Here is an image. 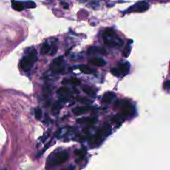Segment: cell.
Listing matches in <instances>:
<instances>
[{
	"instance_id": "cell-8",
	"label": "cell",
	"mask_w": 170,
	"mask_h": 170,
	"mask_svg": "<svg viewBox=\"0 0 170 170\" xmlns=\"http://www.w3.org/2000/svg\"><path fill=\"white\" fill-rule=\"evenodd\" d=\"M102 137H103L102 134L99 131H98L91 139V140H90V143L93 146H97L100 144L102 141Z\"/></svg>"
},
{
	"instance_id": "cell-29",
	"label": "cell",
	"mask_w": 170,
	"mask_h": 170,
	"mask_svg": "<svg viewBox=\"0 0 170 170\" xmlns=\"http://www.w3.org/2000/svg\"><path fill=\"white\" fill-rule=\"evenodd\" d=\"M164 89H170V81H166L165 83H164Z\"/></svg>"
},
{
	"instance_id": "cell-26",
	"label": "cell",
	"mask_w": 170,
	"mask_h": 170,
	"mask_svg": "<svg viewBox=\"0 0 170 170\" xmlns=\"http://www.w3.org/2000/svg\"><path fill=\"white\" fill-rule=\"evenodd\" d=\"M77 101L78 102H83V103H85V102H90V100H89L86 98H84V97H78L77 98Z\"/></svg>"
},
{
	"instance_id": "cell-18",
	"label": "cell",
	"mask_w": 170,
	"mask_h": 170,
	"mask_svg": "<svg viewBox=\"0 0 170 170\" xmlns=\"http://www.w3.org/2000/svg\"><path fill=\"white\" fill-rule=\"evenodd\" d=\"M23 4H24L25 8L27 9H33L35 8L37 6L35 3L33 1H23Z\"/></svg>"
},
{
	"instance_id": "cell-6",
	"label": "cell",
	"mask_w": 170,
	"mask_h": 170,
	"mask_svg": "<svg viewBox=\"0 0 170 170\" xmlns=\"http://www.w3.org/2000/svg\"><path fill=\"white\" fill-rule=\"evenodd\" d=\"M149 8V5L146 2H139L134 5V6L130 7L129 11H135V12H143L146 10H148Z\"/></svg>"
},
{
	"instance_id": "cell-5",
	"label": "cell",
	"mask_w": 170,
	"mask_h": 170,
	"mask_svg": "<svg viewBox=\"0 0 170 170\" xmlns=\"http://www.w3.org/2000/svg\"><path fill=\"white\" fill-rule=\"evenodd\" d=\"M57 51V47L55 45V44H51L48 42L45 43L43 45V46L41 48V53L43 55H54L56 53Z\"/></svg>"
},
{
	"instance_id": "cell-16",
	"label": "cell",
	"mask_w": 170,
	"mask_h": 170,
	"mask_svg": "<svg viewBox=\"0 0 170 170\" xmlns=\"http://www.w3.org/2000/svg\"><path fill=\"white\" fill-rule=\"evenodd\" d=\"M83 90L86 94V95H89L90 96H94L95 95V90H93L92 88H90L88 86H84L83 87Z\"/></svg>"
},
{
	"instance_id": "cell-15",
	"label": "cell",
	"mask_w": 170,
	"mask_h": 170,
	"mask_svg": "<svg viewBox=\"0 0 170 170\" xmlns=\"http://www.w3.org/2000/svg\"><path fill=\"white\" fill-rule=\"evenodd\" d=\"M118 69L121 74H126L129 71V67L126 63H121L118 64Z\"/></svg>"
},
{
	"instance_id": "cell-28",
	"label": "cell",
	"mask_w": 170,
	"mask_h": 170,
	"mask_svg": "<svg viewBox=\"0 0 170 170\" xmlns=\"http://www.w3.org/2000/svg\"><path fill=\"white\" fill-rule=\"evenodd\" d=\"M129 51H130V47H129V46L128 45L127 47H126V48L125 49H124V52H123V55H124V56H126V57H127L128 55V52H129Z\"/></svg>"
},
{
	"instance_id": "cell-24",
	"label": "cell",
	"mask_w": 170,
	"mask_h": 170,
	"mask_svg": "<svg viewBox=\"0 0 170 170\" xmlns=\"http://www.w3.org/2000/svg\"><path fill=\"white\" fill-rule=\"evenodd\" d=\"M50 135H51V130L47 131L44 134L43 136L41 137V142H45V140L47 139L48 137L50 136Z\"/></svg>"
},
{
	"instance_id": "cell-2",
	"label": "cell",
	"mask_w": 170,
	"mask_h": 170,
	"mask_svg": "<svg viewBox=\"0 0 170 170\" xmlns=\"http://www.w3.org/2000/svg\"><path fill=\"white\" fill-rule=\"evenodd\" d=\"M69 158V155L66 151H57L52 153L47 160L48 166H56L66 162Z\"/></svg>"
},
{
	"instance_id": "cell-7",
	"label": "cell",
	"mask_w": 170,
	"mask_h": 170,
	"mask_svg": "<svg viewBox=\"0 0 170 170\" xmlns=\"http://www.w3.org/2000/svg\"><path fill=\"white\" fill-rule=\"evenodd\" d=\"M11 6H12V8L14 10L17 11H23L25 9L23 1H17V0H12L11 1Z\"/></svg>"
},
{
	"instance_id": "cell-9",
	"label": "cell",
	"mask_w": 170,
	"mask_h": 170,
	"mask_svg": "<svg viewBox=\"0 0 170 170\" xmlns=\"http://www.w3.org/2000/svg\"><path fill=\"white\" fill-rule=\"evenodd\" d=\"M115 96L116 95L114 93L111 92H108L104 95L103 97H102V103H106V104L110 103V102H111V101L115 98Z\"/></svg>"
},
{
	"instance_id": "cell-11",
	"label": "cell",
	"mask_w": 170,
	"mask_h": 170,
	"mask_svg": "<svg viewBox=\"0 0 170 170\" xmlns=\"http://www.w3.org/2000/svg\"><path fill=\"white\" fill-rule=\"evenodd\" d=\"M62 102H63L61 101V100H59V101H58L56 102H55L51 109V112L52 114H54V115H57V114L59 113L60 110L62 108V104H61Z\"/></svg>"
},
{
	"instance_id": "cell-4",
	"label": "cell",
	"mask_w": 170,
	"mask_h": 170,
	"mask_svg": "<svg viewBox=\"0 0 170 170\" xmlns=\"http://www.w3.org/2000/svg\"><path fill=\"white\" fill-rule=\"evenodd\" d=\"M120 106L122 116L127 117L134 114V108L130 102L127 101H122L120 102Z\"/></svg>"
},
{
	"instance_id": "cell-20",
	"label": "cell",
	"mask_w": 170,
	"mask_h": 170,
	"mask_svg": "<svg viewBox=\"0 0 170 170\" xmlns=\"http://www.w3.org/2000/svg\"><path fill=\"white\" fill-rule=\"evenodd\" d=\"M114 35H115V33H114V31L112 30V29H107L104 32V34H103L104 39H105V38H109V37H114Z\"/></svg>"
},
{
	"instance_id": "cell-25",
	"label": "cell",
	"mask_w": 170,
	"mask_h": 170,
	"mask_svg": "<svg viewBox=\"0 0 170 170\" xmlns=\"http://www.w3.org/2000/svg\"><path fill=\"white\" fill-rule=\"evenodd\" d=\"M69 82L74 85H79L81 84V81L77 78H72Z\"/></svg>"
},
{
	"instance_id": "cell-27",
	"label": "cell",
	"mask_w": 170,
	"mask_h": 170,
	"mask_svg": "<svg viewBox=\"0 0 170 170\" xmlns=\"http://www.w3.org/2000/svg\"><path fill=\"white\" fill-rule=\"evenodd\" d=\"M122 119V116H120V115H116V116H114L112 119V122H118L119 121H120V120Z\"/></svg>"
},
{
	"instance_id": "cell-23",
	"label": "cell",
	"mask_w": 170,
	"mask_h": 170,
	"mask_svg": "<svg viewBox=\"0 0 170 170\" xmlns=\"http://www.w3.org/2000/svg\"><path fill=\"white\" fill-rule=\"evenodd\" d=\"M110 72L113 75L115 76V77H119V76L121 75L120 71L119 69L117 68H112L110 70Z\"/></svg>"
},
{
	"instance_id": "cell-31",
	"label": "cell",
	"mask_w": 170,
	"mask_h": 170,
	"mask_svg": "<svg viewBox=\"0 0 170 170\" xmlns=\"http://www.w3.org/2000/svg\"><path fill=\"white\" fill-rule=\"evenodd\" d=\"M79 1H86V0H79Z\"/></svg>"
},
{
	"instance_id": "cell-1",
	"label": "cell",
	"mask_w": 170,
	"mask_h": 170,
	"mask_svg": "<svg viewBox=\"0 0 170 170\" xmlns=\"http://www.w3.org/2000/svg\"><path fill=\"white\" fill-rule=\"evenodd\" d=\"M38 59L37 52L35 49H30L20 61L21 69L25 72H28L34 66Z\"/></svg>"
},
{
	"instance_id": "cell-12",
	"label": "cell",
	"mask_w": 170,
	"mask_h": 170,
	"mask_svg": "<svg viewBox=\"0 0 170 170\" xmlns=\"http://www.w3.org/2000/svg\"><path fill=\"white\" fill-rule=\"evenodd\" d=\"M96 120L92 118H80L77 120V122L79 124H82V123H88L89 124H93L96 122Z\"/></svg>"
},
{
	"instance_id": "cell-14",
	"label": "cell",
	"mask_w": 170,
	"mask_h": 170,
	"mask_svg": "<svg viewBox=\"0 0 170 170\" xmlns=\"http://www.w3.org/2000/svg\"><path fill=\"white\" fill-rule=\"evenodd\" d=\"M78 69L82 72L84 73V74L89 75V74H92V73H94V71H92V70L86 65L79 66Z\"/></svg>"
},
{
	"instance_id": "cell-19",
	"label": "cell",
	"mask_w": 170,
	"mask_h": 170,
	"mask_svg": "<svg viewBox=\"0 0 170 170\" xmlns=\"http://www.w3.org/2000/svg\"><path fill=\"white\" fill-rule=\"evenodd\" d=\"M69 92H70V89L69 88H67L66 86H63V87H61L60 89L57 90V94L61 96H63L67 95Z\"/></svg>"
},
{
	"instance_id": "cell-10",
	"label": "cell",
	"mask_w": 170,
	"mask_h": 170,
	"mask_svg": "<svg viewBox=\"0 0 170 170\" xmlns=\"http://www.w3.org/2000/svg\"><path fill=\"white\" fill-rule=\"evenodd\" d=\"M90 110V108L89 106H81V107H77L73 108L72 110V112L76 115H81L87 112L88 111Z\"/></svg>"
},
{
	"instance_id": "cell-13",
	"label": "cell",
	"mask_w": 170,
	"mask_h": 170,
	"mask_svg": "<svg viewBox=\"0 0 170 170\" xmlns=\"http://www.w3.org/2000/svg\"><path fill=\"white\" fill-rule=\"evenodd\" d=\"M90 63L94 64V65L98 66V67L103 66L104 65L105 63H106L104 60L102 59V58H93V59L92 60H90Z\"/></svg>"
},
{
	"instance_id": "cell-21",
	"label": "cell",
	"mask_w": 170,
	"mask_h": 170,
	"mask_svg": "<svg viewBox=\"0 0 170 170\" xmlns=\"http://www.w3.org/2000/svg\"><path fill=\"white\" fill-rule=\"evenodd\" d=\"M75 154L78 157V159L81 160L85 156V150H83V149H77V150L75 152Z\"/></svg>"
},
{
	"instance_id": "cell-22",
	"label": "cell",
	"mask_w": 170,
	"mask_h": 170,
	"mask_svg": "<svg viewBox=\"0 0 170 170\" xmlns=\"http://www.w3.org/2000/svg\"><path fill=\"white\" fill-rule=\"evenodd\" d=\"M35 116L37 120H40L42 117V110L40 108H37L35 112Z\"/></svg>"
},
{
	"instance_id": "cell-30",
	"label": "cell",
	"mask_w": 170,
	"mask_h": 170,
	"mask_svg": "<svg viewBox=\"0 0 170 170\" xmlns=\"http://www.w3.org/2000/svg\"><path fill=\"white\" fill-rule=\"evenodd\" d=\"M61 4L63 5V8H64V9H68V7H69V5H68V4H67L66 2H64V1H61Z\"/></svg>"
},
{
	"instance_id": "cell-3",
	"label": "cell",
	"mask_w": 170,
	"mask_h": 170,
	"mask_svg": "<svg viewBox=\"0 0 170 170\" xmlns=\"http://www.w3.org/2000/svg\"><path fill=\"white\" fill-rule=\"evenodd\" d=\"M63 57L62 56L55 58L50 65V69L54 74H58L64 71Z\"/></svg>"
},
{
	"instance_id": "cell-17",
	"label": "cell",
	"mask_w": 170,
	"mask_h": 170,
	"mask_svg": "<svg viewBox=\"0 0 170 170\" xmlns=\"http://www.w3.org/2000/svg\"><path fill=\"white\" fill-rule=\"evenodd\" d=\"M104 42L105 44L108 47H114L121 45L118 43L114 41L113 40H110L109 39H104Z\"/></svg>"
}]
</instances>
